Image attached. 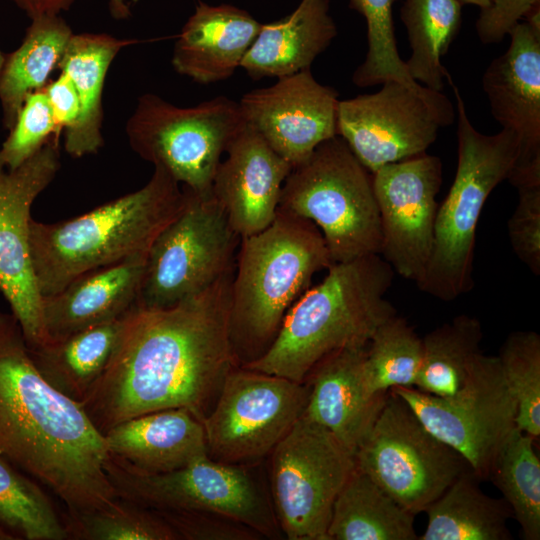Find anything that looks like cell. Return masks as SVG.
<instances>
[{
	"label": "cell",
	"instance_id": "1",
	"mask_svg": "<svg viewBox=\"0 0 540 540\" xmlns=\"http://www.w3.org/2000/svg\"><path fill=\"white\" fill-rule=\"evenodd\" d=\"M234 270L165 308L126 313L112 356L79 403L101 434L128 419L186 408L201 421L237 366L229 338Z\"/></svg>",
	"mask_w": 540,
	"mask_h": 540
},
{
	"label": "cell",
	"instance_id": "2",
	"mask_svg": "<svg viewBox=\"0 0 540 540\" xmlns=\"http://www.w3.org/2000/svg\"><path fill=\"white\" fill-rule=\"evenodd\" d=\"M108 453L82 407L38 372L16 317L0 312V456L53 492L65 513L85 514L118 498Z\"/></svg>",
	"mask_w": 540,
	"mask_h": 540
},
{
	"label": "cell",
	"instance_id": "3",
	"mask_svg": "<svg viewBox=\"0 0 540 540\" xmlns=\"http://www.w3.org/2000/svg\"><path fill=\"white\" fill-rule=\"evenodd\" d=\"M327 270L291 306L269 349L241 367L302 383L327 355L367 346L379 325L396 314L385 298L395 272L381 255L333 263Z\"/></svg>",
	"mask_w": 540,
	"mask_h": 540
},
{
	"label": "cell",
	"instance_id": "4",
	"mask_svg": "<svg viewBox=\"0 0 540 540\" xmlns=\"http://www.w3.org/2000/svg\"><path fill=\"white\" fill-rule=\"evenodd\" d=\"M232 278L229 338L237 366L261 357L313 276L333 263L318 227L278 209L260 232L241 237Z\"/></svg>",
	"mask_w": 540,
	"mask_h": 540
},
{
	"label": "cell",
	"instance_id": "5",
	"mask_svg": "<svg viewBox=\"0 0 540 540\" xmlns=\"http://www.w3.org/2000/svg\"><path fill=\"white\" fill-rule=\"evenodd\" d=\"M183 202L179 183L161 167L140 189L75 218L57 223L30 221V251L42 297L78 276L147 254Z\"/></svg>",
	"mask_w": 540,
	"mask_h": 540
},
{
	"label": "cell",
	"instance_id": "6",
	"mask_svg": "<svg viewBox=\"0 0 540 540\" xmlns=\"http://www.w3.org/2000/svg\"><path fill=\"white\" fill-rule=\"evenodd\" d=\"M457 109L458 162L455 177L439 205L428 264L417 287L439 300L451 302L474 286L476 228L493 189L507 180L519 153L514 133L502 129L493 135L471 123L464 100L453 80Z\"/></svg>",
	"mask_w": 540,
	"mask_h": 540
},
{
	"label": "cell",
	"instance_id": "7",
	"mask_svg": "<svg viewBox=\"0 0 540 540\" xmlns=\"http://www.w3.org/2000/svg\"><path fill=\"white\" fill-rule=\"evenodd\" d=\"M278 209L313 222L332 263L380 255L382 232L372 173L339 136L319 144L292 168Z\"/></svg>",
	"mask_w": 540,
	"mask_h": 540
},
{
	"label": "cell",
	"instance_id": "8",
	"mask_svg": "<svg viewBox=\"0 0 540 540\" xmlns=\"http://www.w3.org/2000/svg\"><path fill=\"white\" fill-rule=\"evenodd\" d=\"M104 469L119 498L155 511L223 515L266 538L282 534L270 496L247 465L206 456L183 468L152 474L108 453Z\"/></svg>",
	"mask_w": 540,
	"mask_h": 540
},
{
	"label": "cell",
	"instance_id": "9",
	"mask_svg": "<svg viewBox=\"0 0 540 540\" xmlns=\"http://www.w3.org/2000/svg\"><path fill=\"white\" fill-rule=\"evenodd\" d=\"M177 215L161 230L147 255L136 304L165 308L194 296L235 268L240 237L212 189L183 186Z\"/></svg>",
	"mask_w": 540,
	"mask_h": 540
},
{
	"label": "cell",
	"instance_id": "10",
	"mask_svg": "<svg viewBox=\"0 0 540 540\" xmlns=\"http://www.w3.org/2000/svg\"><path fill=\"white\" fill-rule=\"evenodd\" d=\"M238 102L218 96L179 107L145 93L126 122L131 149L195 191L212 189L221 157L243 126Z\"/></svg>",
	"mask_w": 540,
	"mask_h": 540
},
{
	"label": "cell",
	"instance_id": "11",
	"mask_svg": "<svg viewBox=\"0 0 540 540\" xmlns=\"http://www.w3.org/2000/svg\"><path fill=\"white\" fill-rule=\"evenodd\" d=\"M354 462L356 469L413 515L425 512L458 476L471 470L467 461L432 434L391 390L356 450Z\"/></svg>",
	"mask_w": 540,
	"mask_h": 540
},
{
	"label": "cell",
	"instance_id": "12",
	"mask_svg": "<svg viewBox=\"0 0 540 540\" xmlns=\"http://www.w3.org/2000/svg\"><path fill=\"white\" fill-rule=\"evenodd\" d=\"M354 468L353 454L302 415L271 452V500L282 534L328 540L334 501Z\"/></svg>",
	"mask_w": 540,
	"mask_h": 540
},
{
	"label": "cell",
	"instance_id": "13",
	"mask_svg": "<svg viewBox=\"0 0 540 540\" xmlns=\"http://www.w3.org/2000/svg\"><path fill=\"white\" fill-rule=\"evenodd\" d=\"M308 396L306 382L234 367L202 419L209 457L237 465L261 460L301 418Z\"/></svg>",
	"mask_w": 540,
	"mask_h": 540
},
{
	"label": "cell",
	"instance_id": "14",
	"mask_svg": "<svg viewBox=\"0 0 540 540\" xmlns=\"http://www.w3.org/2000/svg\"><path fill=\"white\" fill-rule=\"evenodd\" d=\"M438 439L455 449L480 479H488L494 461L516 427L517 407L497 356L481 353L462 389L438 397L413 387L391 389Z\"/></svg>",
	"mask_w": 540,
	"mask_h": 540
},
{
	"label": "cell",
	"instance_id": "15",
	"mask_svg": "<svg viewBox=\"0 0 540 540\" xmlns=\"http://www.w3.org/2000/svg\"><path fill=\"white\" fill-rule=\"evenodd\" d=\"M455 111L442 93L414 91L387 81L372 94L339 100L337 136L371 173L426 153L439 128L451 125Z\"/></svg>",
	"mask_w": 540,
	"mask_h": 540
},
{
	"label": "cell",
	"instance_id": "16",
	"mask_svg": "<svg viewBox=\"0 0 540 540\" xmlns=\"http://www.w3.org/2000/svg\"><path fill=\"white\" fill-rule=\"evenodd\" d=\"M59 166V141L51 137L20 166L0 174V291L28 347L46 342L42 296L30 251V211Z\"/></svg>",
	"mask_w": 540,
	"mask_h": 540
},
{
	"label": "cell",
	"instance_id": "17",
	"mask_svg": "<svg viewBox=\"0 0 540 540\" xmlns=\"http://www.w3.org/2000/svg\"><path fill=\"white\" fill-rule=\"evenodd\" d=\"M442 167L438 156L424 153L372 173L382 232L380 255L395 273L415 283L432 251Z\"/></svg>",
	"mask_w": 540,
	"mask_h": 540
},
{
	"label": "cell",
	"instance_id": "18",
	"mask_svg": "<svg viewBox=\"0 0 540 540\" xmlns=\"http://www.w3.org/2000/svg\"><path fill=\"white\" fill-rule=\"evenodd\" d=\"M338 103V92L317 82L310 68L245 93L238 102L244 122L292 168L337 136Z\"/></svg>",
	"mask_w": 540,
	"mask_h": 540
},
{
	"label": "cell",
	"instance_id": "19",
	"mask_svg": "<svg viewBox=\"0 0 540 540\" xmlns=\"http://www.w3.org/2000/svg\"><path fill=\"white\" fill-rule=\"evenodd\" d=\"M508 35L509 47L488 65L482 87L493 118L518 140L511 172L540 169V31L520 21Z\"/></svg>",
	"mask_w": 540,
	"mask_h": 540
},
{
	"label": "cell",
	"instance_id": "20",
	"mask_svg": "<svg viewBox=\"0 0 540 540\" xmlns=\"http://www.w3.org/2000/svg\"><path fill=\"white\" fill-rule=\"evenodd\" d=\"M225 154L217 167L212 192L241 238L260 232L273 222L283 183L292 166L245 122Z\"/></svg>",
	"mask_w": 540,
	"mask_h": 540
},
{
	"label": "cell",
	"instance_id": "21",
	"mask_svg": "<svg viewBox=\"0 0 540 540\" xmlns=\"http://www.w3.org/2000/svg\"><path fill=\"white\" fill-rule=\"evenodd\" d=\"M366 348H345L327 355L304 381L309 396L303 416L327 429L353 456L389 393H369L363 373Z\"/></svg>",
	"mask_w": 540,
	"mask_h": 540
},
{
	"label": "cell",
	"instance_id": "22",
	"mask_svg": "<svg viewBox=\"0 0 540 540\" xmlns=\"http://www.w3.org/2000/svg\"><path fill=\"white\" fill-rule=\"evenodd\" d=\"M147 255L86 272L57 293L42 297L46 342L125 315L137 301Z\"/></svg>",
	"mask_w": 540,
	"mask_h": 540
},
{
	"label": "cell",
	"instance_id": "23",
	"mask_svg": "<svg viewBox=\"0 0 540 540\" xmlns=\"http://www.w3.org/2000/svg\"><path fill=\"white\" fill-rule=\"evenodd\" d=\"M261 25L236 6L199 2L174 44L172 66L199 84L225 80L240 67Z\"/></svg>",
	"mask_w": 540,
	"mask_h": 540
},
{
	"label": "cell",
	"instance_id": "24",
	"mask_svg": "<svg viewBox=\"0 0 540 540\" xmlns=\"http://www.w3.org/2000/svg\"><path fill=\"white\" fill-rule=\"evenodd\" d=\"M104 438L109 453L146 473L171 472L209 456L202 421L186 408L128 419Z\"/></svg>",
	"mask_w": 540,
	"mask_h": 540
},
{
	"label": "cell",
	"instance_id": "25",
	"mask_svg": "<svg viewBox=\"0 0 540 540\" xmlns=\"http://www.w3.org/2000/svg\"><path fill=\"white\" fill-rule=\"evenodd\" d=\"M336 35L329 0H302L288 16L261 25L240 68L255 80L297 73L310 68Z\"/></svg>",
	"mask_w": 540,
	"mask_h": 540
},
{
	"label": "cell",
	"instance_id": "26",
	"mask_svg": "<svg viewBox=\"0 0 540 540\" xmlns=\"http://www.w3.org/2000/svg\"><path fill=\"white\" fill-rule=\"evenodd\" d=\"M136 42L105 33L71 36L58 68L71 79L80 104L76 121L64 134L65 151L72 157L94 154L103 146L102 94L106 74L119 51Z\"/></svg>",
	"mask_w": 540,
	"mask_h": 540
},
{
	"label": "cell",
	"instance_id": "27",
	"mask_svg": "<svg viewBox=\"0 0 540 540\" xmlns=\"http://www.w3.org/2000/svg\"><path fill=\"white\" fill-rule=\"evenodd\" d=\"M125 315L59 340L28 347L38 372L61 394L81 403L104 372Z\"/></svg>",
	"mask_w": 540,
	"mask_h": 540
},
{
	"label": "cell",
	"instance_id": "28",
	"mask_svg": "<svg viewBox=\"0 0 540 540\" xmlns=\"http://www.w3.org/2000/svg\"><path fill=\"white\" fill-rule=\"evenodd\" d=\"M472 470L458 476L426 510L418 540H511L512 510L504 498L487 495Z\"/></svg>",
	"mask_w": 540,
	"mask_h": 540
},
{
	"label": "cell",
	"instance_id": "29",
	"mask_svg": "<svg viewBox=\"0 0 540 540\" xmlns=\"http://www.w3.org/2000/svg\"><path fill=\"white\" fill-rule=\"evenodd\" d=\"M414 518L368 475L354 468L334 501L327 537L418 540Z\"/></svg>",
	"mask_w": 540,
	"mask_h": 540
},
{
	"label": "cell",
	"instance_id": "30",
	"mask_svg": "<svg viewBox=\"0 0 540 540\" xmlns=\"http://www.w3.org/2000/svg\"><path fill=\"white\" fill-rule=\"evenodd\" d=\"M73 35L60 15L31 19L21 45L11 53L0 73L3 125L11 129L26 96L43 89Z\"/></svg>",
	"mask_w": 540,
	"mask_h": 540
},
{
	"label": "cell",
	"instance_id": "31",
	"mask_svg": "<svg viewBox=\"0 0 540 540\" xmlns=\"http://www.w3.org/2000/svg\"><path fill=\"white\" fill-rule=\"evenodd\" d=\"M458 0H404L400 16L411 47L405 62L411 78L431 90L442 92L452 78L441 63L457 37L462 22Z\"/></svg>",
	"mask_w": 540,
	"mask_h": 540
},
{
	"label": "cell",
	"instance_id": "32",
	"mask_svg": "<svg viewBox=\"0 0 540 540\" xmlns=\"http://www.w3.org/2000/svg\"><path fill=\"white\" fill-rule=\"evenodd\" d=\"M481 322L462 314L422 338L423 356L414 388L438 397L454 396L463 388L482 353Z\"/></svg>",
	"mask_w": 540,
	"mask_h": 540
},
{
	"label": "cell",
	"instance_id": "33",
	"mask_svg": "<svg viewBox=\"0 0 540 540\" xmlns=\"http://www.w3.org/2000/svg\"><path fill=\"white\" fill-rule=\"evenodd\" d=\"M68 539L43 486L0 456V540Z\"/></svg>",
	"mask_w": 540,
	"mask_h": 540
},
{
	"label": "cell",
	"instance_id": "34",
	"mask_svg": "<svg viewBox=\"0 0 540 540\" xmlns=\"http://www.w3.org/2000/svg\"><path fill=\"white\" fill-rule=\"evenodd\" d=\"M535 440L515 427L503 443L488 478L509 504L525 540L540 539V460Z\"/></svg>",
	"mask_w": 540,
	"mask_h": 540
},
{
	"label": "cell",
	"instance_id": "35",
	"mask_svg": "<svg viewBox=\"0 0 540 540\" xmlns=\"http://www.w3.org/2000/svg\"><path fill=\"white\" fill-rule=\"evenodd\" d=\"M423 356L422 338L397 313L373 333L363 364L365 385L372 395L394 387H413Z\"/></svg>",
	"mask_w": 540,
	"mask_h": 540
},
{
	"label": "cell",
	"instance_id": "36",
	"mask_svg": "<svg viewBox=\"0 0 540 540\" xmlns=\"http://www.w3.org/2000/svg\"><path fill=\"white\" fill-rule=\"evenodd\" d=\"M62 519L68 539H180L175 530L152 509L119 497L111 505L90 513H63Z\"/></svg>",
	"mask_w": 540,
	"mask_h": 540
},
{
	"label": "cell",
	"instance_id": "37",
	"mask_svg": "<svg viewBox=\"0 0 540 540\" xmlns=\"http://www.w3.org/2000/svg\"><path fill=\"white\" fill-rule=\"evenodd\" d=\"M497 357L516 402V427L537 439L540 435V335L534 331L510 333Z\"/></svg>",
	"mask_w": 540,
	"mask_h": 540
},
{
	"label": "cell",
	"instance_id": "38",
	"mask_svg": "<svg viewBox=\"0 0 540 540\" xmlns=\"http://www.w3.org/2000/svg\"><path fill=\"white\" fill-rule=\"evenodd\" d=\"M350 8L361 14L367 26V52L355 70L359 81L378 85L389 80L408 78L395 39L393 22L394 0H348Z\"/></svg>",
	"mask_w": 540,
	"mask_h": 540
},
{
	"label": "cell",
	"instance_id": "39",
	"mask_svg": "<svg viewBox=\"0 0 540 540\" xmlns=\"http://www.w3.org/2000/svg\"><path fill=\"white\" fill-rule=\"evenodd\" d=\"M54 134V118L44 89L29 93L0 149L4 165L10 170L17 168Z\"/></svg>",
	"mask_w": 540,
	"mask_h": 540
},
{
	"label": "cell",
	"instance_id": "40",
	"mask_svg": "<svg viewBox=\"0 0 540 540\" xmlns=\"http://www.w3.org/2000/svg\"><path fill=\"white\" fill-rule=\"evenodd\" d=\"M518 203L508 221L513 252L535 275H540V181L515 186Z\"/></svg>",
	"mask_w": 540,
	"mask_h": 540
},
{
	"label": "cell",
	"instance_id": "41",
	"mask_svg": "<svg viewBox=\"0 0 540 540\" xmlns=\"http://www.w3.org/2000/svg\"><path fill=\"white\" fill-rule=\"evenodd\" d=\"M186 540H256L252 528L223 515L197 511H155Z\"/></svg>",
	"mask_w": 540,
	"mask_h": 540
},
{
	"label": "cell",
	"instance_id": "42",
	"mask_svg": "<svg viewBox=\"0 0 540 540\" xmlns=\"http://www.w3.org/2000/svg\"><path fill=\"white\" fill-rule=\"evenodd\" d=\"M540 0H491L488 8L480 10L476 21L479 40L486 45L497 44Z\"/></svg>",
	"mask_w": 540,
	"mask_h": 540
},
{
	"label": "cell",
	"instance_id": "43",
	"mask_svg": "<svg viewBox=\"0 0 540 540\" xmlns=\"http://www.w3.org/2000/svg\"><path fill=\"white\" fill-rule=\"evenodd\" d=\"M43 89L54 118V139L59 141L61 132L72 126L79 115L78 95L71 79L63 72L58 78L47 83Z\"/></svg>",
	"mask_w": 540,
	"mask_h": 540
},
{
	"label": "cell",
	"instance_id": "44",
	"mask_svg": "<svg viewBox=\"0 0 540 540\" xmlns=\"http://www.w3.org/2000/svg\"><path fill=\"white\" fill-rule=\"evenodd\" d=\"M24 11L30 19L42 15H60L68 11L76 0H9Z\"/></svg>",
	"mask_w": 540,
	"mask_h": 540
},
{
	"label": "cell",
	"instance_id": "45",
	"mask_svg": "<svg viewBox=\"0 0 540 540\" xmlns=\"http://www.w3.org/2000/svg\"><path fill=\"white\" fill-rule=\"evenodd\" d=\"M108 8L115 20H126L131 16V10L125 0H108Z\"/></svg>",
	"mask_w": 540,
	"mask_h": 540
},
{
	"label": "cell",
	"instance_id": "46",
	"mask_svg": "<svg viewBox=\"0 0 540 540\" xmlns=\"http://www.w3.org/2000/svg\"><path fill=\"white\" fill-rule=\"evenodd\" d=\"M462 4H469V5H475L480 8V10H484L489 7L491 0H458Z\"/></svg>",
	"mask_w": 540,
	"mask_h": 540
},
{
	"label": "cell",
	"instance_id": "47",
	"mask_svg": "<svg viewBox=\"0 0 540 540\" xmlns=\"http://www.w3.org/2000/svg\"><path fill=\"white\" fill-rule=\"evenodd\" d=\"M4 62H5V57L3 56V54L0 51V73H1Z\"/></svg>",
	"mask_w": 540,
	"mask_h": 540
},
{
	"label": "cell",
	"instance_id": "48",
	"mask_svg": "<svg viewBox=\"0 0 540 540\" xmlns=\"http://www.w3.org/2000/svg\"><path fill=\"white\" fill-rule=\"evenodd\" d=\"M5 167L1 157H0V174L3 172V168Z\"/></svg>",
	"mask_w": 540,
	"mask_h": 540
},
{
	"label": "cell",
	"instance_id": "49",
	"mask_svg": "<svg viewBox=\"0 0 540 540\" xmlns=\"http://www.w3.org/2000/svg\"><path fill=\"white\" fill-rule=\"evenodd\" d=\"M138 1H139V0H132V2H133L134 4L137 3Z\"/></svg>",
	"mask_w": 540,
	"mask_h": 540
}]
</instances>
